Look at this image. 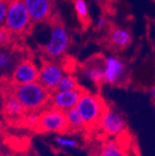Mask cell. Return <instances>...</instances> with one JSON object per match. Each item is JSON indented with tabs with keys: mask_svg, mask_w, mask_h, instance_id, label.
Wrapping results in <instances>:
<instances>
[{
	"mask_svg": "<svg viewBox=\"0 0 155 156\" xmlns=\"http://www.w3.org/2000/svg\"><path fill=\"white\" fill-rule=\"evenodd\" d=\"M105 34L101 42L103 46L113 51H121L127 48L133 42V36L127 28L116 25L109 22L104 29Z\"/></svg>",
	"mask_w": 155,
	"mask_h": 156,
	"instance_id": "8992f818",
	"label": "cell"
},
{
	"mask_svg": "<svg viewBox=\"0 0 155 156\" xmlns=\"http://www.w3.org/2000/svg\"><path fill=\"white\" fill-rule=\"evenodd\" d=\"M108 23H109V21H108V19H107V15L102 14V16H100L99 18L98 23H97V25L94 28V30L95 31H100L102 29H105L107 27Z\"/></svg>",
	"mask_w": 155,
	"mask_h": 156,
	"instance_id": "7402d4cb",
	"label": "cell"
},
{
	"mask_svg": "<svg viewBox=\"0 0 155 156\" xmlns=\"http://www.w3.org/2000/svg\"><path fill=\"white\" fill-rule=\"evenodd\" d=\"M9 83L12 94L20 101L26 113L37 112L44 110L52 95L50 91L38 82L13 85L10 83L9 77Z\"/></svg>",
	"mask_w": 155,
	"mask_h": 156,
	"instance_id": "7a4b0ae2",
	"label": "cell"
},
{
	"mask_svg": "<svg viewBox=\"0 0 155 156\" xmlns=\"http://www.w3.org/2000/svg\"><path fill=\"white\" fill-rule=\"evenodd\" d=\"M56 141L60 145L63 147H69V148H75L77 146V142L74 140L67 139V138H62V136H57Z\"/></svg>",
	"mask_w": 155,
	"mask_h": 156,
	"instance_id": "44dd1931",
	"label": "cell"
},
{
	"mask_svg": "<svg viewBox=\"0 0 155 156\" xmlns=\"http://www.w3.org/2000/svg\"><path fill=\"white\" fill-rule=\"evenodd\" d=\"M40 58V69H39V81L46 89L54 92L57 85L59 84L61 79L64 75V72L59 63V62L48 60L42 56H39Z\"/></svg>",
	"mask_w": 155,
	"mask_h": 156,
	"instance_id": "ba28073f",
	"label": "cell"
},
{
	"mask_svg": "<svg viewBox=\"0 0 155 156\" xmlns=\"http://www.w3.org/2000/svg\"><path fill=\"white\" fill-rule=\"evenodd\" d=\"M32 129L38 134L50 132L66 134L67 120L65 112L55 108L42 110L38 113L37 120Z\"/></svg>",
	"mask_w": 155,
	"mask_h": 156,
	"instance_id": "5b68a950",
	"label": "cell"
},
{
	"mask_svg": "<svg viewBox=\"0 0 155 156\" xmlns=\"http://www.w3.org/2000/svg\"><path fill=\"white\" fill-rule=\"evenodd\" d=\"M4 25L16 39L26 40L32 35L35 24L30 18L24 0H13L9 3Z\"/></svg>",
	"mask_w": 155,
	"mask_h": 156,
	"instance_id": "3957f363",
	"label": "cell"
},
{
	"mask_svg": "<svg viewBox=\"0 0 155 156\" xmlns=\"http://www.w3.org/2000/svg\"><path fill=\"white\" fill-rule=\"evenodd\" d=\"M81 86L79 85L78 79L76 76L72 74H66L61 79L59 84L57 85L54 92H60V91H70L80 88ZM53 92V93H54Z\"/></svg>",
	"mask_w": 155,
	"mask_h": 156,
	"instance_id": "e0dca14e",
	"label": "cell"
},
{
	"mask_svg": "<svg viewBox=\"0 0 155 156\" xmlns=\"http://www.w3.org/2000/svg\"><path fill=\"white\" fill-rule=\"evenodd\" d=\"M150 93H151V98H152V100L155 101V83H154V85H153V87H152V88H151Z\"/></svg>",
	"mask_w": 155,
	"mask_h": 156,
	"instance_id": "603a6c76",
	"label": "cell"
},
{
	"mask_svg": "<svg viewBox=\"0 0 155 156\" xmlns=\"http://www.w3.org/2000/svg\"><path fill=\"white\" fill-rule=\"evenodd\" d=\"M127 66L118 56L105 57L104 83L110 86H122L127 80Z\"/></svg>",
	"mask_w": 155,
	"mask_h": 156,
	"instance_id": "9c48e42d",
	"label": "cell"
},
{
	"mask_svg": "<svg viewBox=\"0 0 155 156\" xmlns=\"http://www.w3.org/2000/svg\"><path fill=\"white\" fill-rule=\"evenodd\" d=\"M102 98L85 89L77 102L75 108L80 113L86 126L99 125L100 119L106 109Z\"/></svg>",
	"mask_w": 155,
	"mask_h": 156,
	"instance_id": "277c9868",
	"label": "cell"
},
{
	"mask_svg": "<svg viewBox=\"0 0 155 156\" xmlns=\"http://www.w3.org/2000/svg\"><path fill=\"white\" fill-rule=\"evenodd\" d=\"M39 69L33 62V54L23 57L16 63L9 81L13 85H23L39 81Z\"/></svg>",
	"mask_w": 155,
	"mask_h": 156,
	"instance_id": "52a82bcc",
	"label": "cell"
},
{
	"mask_svg": "<svg viewBox=\"0 0 155 156\" xmlns=\"http://www.w3.org/2000/svg\"><path fill=\"white\" fill-rule=\"evenodd\" d=\"M50 1L54 2V3H57V0H50Z\"/></svg>",
	"mask_w": 155,
	"mask_h": 156,
	"instance_id": "cb8c5ba5",
	"label": "cell"
},
{
	"mask_svg": "<svg viewBox=\"0 0 155 156\" xmlns=\"http://www.w3.org/2000/svg\"><path fill=\"white\" fill-rule=\"evenodd\" d=\"M72 4L76 13V17L81 24V27L86 31L92 24V19L88 11L87 5L85 0H72Z\"/></svg>",
	"mask_w": 155,
	"mask_h": 156,
	"instance_id": "9a60e30c",
	"label": "cell"
},
{
	"mask_svg": "<svg viewBox=\"0 0 155 156\" xmlns=\"http://www.w3.org/2000/svg\"><path fill=\"white\" fill-rule=\"evenodd\" d=\"M99 126L104 133L111 136H118L126 130V121L123 114L110 107H106L103 112Z\"/></svg>",
	"mask_w": 155,
	"mask_h": 156,
	"instance_id": "30bf717a",
	"label": "cell"
},
{
	"mask_svg": "<svg viewBox=\"0 0 155 156\" xmlns=\"http://www.w3.org/2000/svg\"><path fill=\"white\" fill-rule=\"evenodd\" d=\"M105 57L102 54H95L81 64L83 75L97 87L104 83Z\"/></svg>",
	"mask_w": 155,
	"mask_h": 156,
	"instance_id": "7c38bea8",
	"label": "cell"
},
{
	"mask_svg": "<svg viewBox=\"0 0 155 156\" xmlns=\"http://www.w3.org/2000/svg\"><path fill=\"white\" fill-rule=\"evenodd\" d=\"M8 1H9V2H10V1H13V0H8Z\"/></svg>",
	"mask_w": 155,
	"mask_h": 156,
	"instance_id": "484cf974",
	"label": "cell"
},
{
	"mask_svg": "<svg viewBox=\"0 0 155 156\" xmlns=\"http://www.w3.org/2000/svg\"><path fill=\"white\" fill-rule=\"evenodd\" d=\"M9 3L8 0H0V26L5 24Z\"/></svg>",
	"mask_w": 155,
	"mask_h": 156,
	"instance_id": "ffe728a7",
	"label": "cell"
},
{
	"mask_svg": "<svg viewBox=\"0 0 155 156\" xmlns=\"http://www.w3.org/2000/svg\"><path fill=\"white\" fill-rule=\"evenodd\" d=\"M154 1H155V0H154Z\"/></svg>",
	"mask_w": 155,
	"mask_h": 156,
	"instance_id": "4316f807",
	"label": "cell"
},
{
	"mask_svg": "<svg viewBox=\"0 0 155 156\" xmlns=\"http://www.w3.org/2000/svg\"><path fill=\"white\" fill-rule=\"evenodd\" d=\"M65 114H66V120H67L66 134L80 132L85 128L86 126L85 122L82 119L80 113L76 110L75 107L65 112Z\"/></svg>",
	"mask_w": 155,
	"mask_h": 156,
	"instance_id": "5bb4252c",
	"label": "cell"
},
{
	"mask_svg": "<svg viewBox=\"0 0 155 156\" xmlns=\"http://www.w3.org/2000/svg\"><path fill=\"white\" fill-rule=\"evenodd\" d=\"M51 29V36L47 45L38 46L39 56L48 60L59 62L66 55L71 45V37L66 30L63 19L59 10H57L47 23Z\"/></svg>",
	"mask_w": 155,
	"mask_h": 156,
	"instance_id": "6da1fadb",
	"label": "cell"
},
{
	"mask_svg": "<svg viewBox=\"0 0 155 156\" xmlns=\"http://www.w3.org/2000/svg\"><path fill=\"white\" fill-rule=\"evenodd\" d=\"M96 1L102 9L104 15H106L107 13H111L112 6L116 2V0H96Z\"/></svg>",
	"mask_w": 155,
	"mask_h": 156,
	"instance_id": "d6986e66",
	"label": "cell"
},
{
	"mask_svg": "<svg viewBox=\"0 0 155 156\" xmlns=\"http://www.w3.org/2000/svg\"><path fill=\"white\" fill-rule=\"evenodd\" d=\"M96 156H127V154L118 140H109L101 145Z\"/></svg>",
	"mask_w": 155,
	"mask_h": 156,
	"instance_id": "2e32d148",
	"label": "cell"
},
{
	"mask_svg": "<svg viewBox=\"0 0 155 156\" xmlns=\"http://www.w3.org/2000/svg\"><path fill=\"white\" fill-rule=\"evenodd\" d=\"M18 156H26V155H24V154H21V155H18Z\"/></svg>",
	"mask_w": 155,
	"mask_h": 156,
	"instance_id": "d4e9b609",
	"label": "cell"
},
{
	"mask_svg": "<svg viewBox=\"0 0 155 156\" xmlns=\"http://www.w3.org/2000/svg\"><path fill=\"white\" fill-rule=\"evenodd\" d=\"M32 22L36 25L48 23L57 11V3L50 0H24Z\"/></svg>",
	"mask_w": 155,
	"mask_h": 156,
	"instance_id": "8fae6325",
	"label": "cell"
},
{
	"mask_svg": "<svg viewBox=\"0 0 155 156\" xmlns=\"http://www.w3.org/2000/svg\"><path fill=\"white\" fill-rule=\"evenodd\" d=\"M15 40L16 38L13 37L5 25L0 26V48H9L13 45Z\"/></svg>",
	"mask_w": 155,
	"mask_h": 156,
	"instance_id": "ac0fdd59",
	"label": "cell"
},
{
	"mask_svg": "<svg viewBox=\"0 0 155 156\" xmlns=\"http://www.w3.org/2000/svg\"><path fill=\"white\" fill-rule=\"evenodd\" d=\"M85 88L82 87L78 89L70 90V91H60L52 93L48 102L44 109L55 108L63 112L74 108L78 102L80 97Z\"/></svg>",
	"mask_w": 155,
	"mask_h": 156,
	"instance_id": "4fadbf2b",
	"label": "cell"
}]
</instances>
